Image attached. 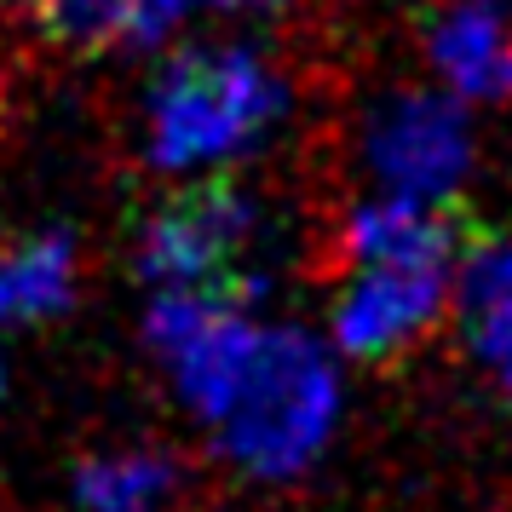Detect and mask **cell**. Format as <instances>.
I'll list each match as a JSON object with an SVG mask.
<instances>
[{
    "label": "cell",
    "mask_w": 512,
    "mask_h": 512,
    "mask_svg": "<svg viewBox=\"0 0 512 512\" xmlns=\"http://www.w3.org/2000/svg\"><path fill=\"white\" fill-rule=\"evenodd\" d=\"M282 110L288 87L265 70V58L242 47H202L156 75L144 150L167 173H196L254 150L282 121Z\"/></svg>",
    "instance_id": "6da1fadb"
},
{
    "label": "cell",
    "mask_w": 512,
    "mask_h": 512,
    "mask_svg": "<svg viewBox=\"0 0 512 512\" xmlns=\"http://www.w3.org/2000/svg\"><path fill=\"white\" fill-rule=\"evenodd\" d=\"M334 369L305 334H259L254 363L219 415V443L242 472L288 478L300 472L334 432Z\"/></svg>",
    "instance_id": "7a4b0ae2"
},
{
    "label": "cell",
    "mask_w": 512,
    "mask_h": 512,
    "mask_svg": "<svg viewBox=\"0 0 512 512\" xmlns=\"http://www.w3.org/2000/svg\"><path fill=\"white\" fill-rule=\"evenodd\" d=\"M254 202L231 185H190L144 219L139 277L150 288H196L242 300V259L254 242Z\"/></svg>",
    "instance_id": "3957f363"
},
{
    "label": "cell",
    "mask_w": 512,
    "mask_h": 512,
    "mask_svg": "<svg viewBox=\"0 0 512 512\" xmlns=\"http://www.w3.org/2000/svg\"><path fill=\"white\" fill-rule=\"evenodd\" d=\"M466 162H472V133H466V116L449 98L397 93L374 110L369 167L392 196L443 202L466 179Z\"/></svg>",
    "instance_id": "277c9868"
},
{
    "label": "cell",
    "mask_w": 512,
    "mask_h": 512,
    "mask_svg": "<svg viewBox=\"0 0 512 512\" xmlns=\"http://www.w3.org/2000/svg\"><path fill=\"white\" fill-rule=\"evenodd\" d=\"M443 305L449 265H363L334 305V340L363 363H386L438 328Z\"/></svg>",
    "instance_id": "5b68a950"
},
{
    "label": "cell",
    "mask_w": 512,
    "mask_h": 512,
    "mask_svg": "<svg viewBox=\"0 0 512 512\" xmlns=\"http://www.w3.org/2000/svg\"><path fill=\"white\" fill-rule=\"evenodd\" d=\"M426 52L461 98H507L512 0H443L426 24Z\"/></svg>",
    "instance_id": "8992f818"
},
{
    "label": "cell",
    "mask_w": 512,
    "mask_h": 512,
    "mask_svg": "<svg viewBox=\"0 0 512 512\" xmlns=\"http://www.w3.org/2000/svg\"><path fill=\"white\" fill-rule=\"evenodd\" d=\"M346 254L357 265H449L455 225L438 213V202L386 190V202H363L346 219Z\"/></svg>",
    "instance_id": "52a82bcc"
},
{
    "label": "cell",
    "mask_w": 512,
    "mask_h": 512,
    "mask_svg": "<svg viewBox=\"0 0 512 512\" xmlns=\"http://www.w3.org/2000/svg\"><path fill=\"white\" fill-rule=\"evenodd\" d=\"M185 0H35V18L52 41L75 52L150 47L179 24Z\"/></svg>",
    "instance_id": "ba28073f"
},
{
    "label": "cell",
    "mask_w": 512,
    "mask_h": 512,
    "mask_svg": "<svg viewBox=\"0 0 512 512\" xmlns=\"http://www.w3.org/2000/svg\"><path fill=\"white\" fill-rule=\"evenodd\" d=\"M449 294L461 305L472 346L489 357L512 328V236H478V242H466L461 259H455Z\"/></svg>",
    "instance_id": "9c48e42d"
},
{
    "label": "cell",
    "mask_w": 512,
    "mask_h": 512,
    "mask_svg": "<svg viewBox=\"0 0 512 512\" xmlns=\"http://www.w3.org/2000/svg\"><path fill=\"white\" fill-rule=\"evenodd\" d=\"M75 294V248L70 236H35L0 259V323H29L64 311Z\"/></svg>",
    "instance_id": "30bf717a"
},
{
    "label": "cell",
    "mask_w": 512,
    "mask_h": 512,
    "mask_svg": "<svg viewBox=\"0 0 512 512\" xmlns=\"http://www.w3.org/2000/svg\"><path fill=\"white\" fill-rule=\"evenodd\" d=\"M173 489V466L162 455H144V449H127V455H104V461H87L81 478H75V501L87 512H156Z\"/></svg>",
    "instance_id": "8fae6325"
},
{
    "label": "cell",
    "mask_w": 512,
    "mask_h": 512,
    "mask_svg": "<svg viewBox=\"0 0 512 512\" xmlns=\"http://www.w3.org/2000/svg\"><path fill=\"white\" fill-rule=\"evenodd\" d=\"M489 363L501 369V380H507V392H512V328H507V340H501V346L489 351Z\"/></svg>",
    "instance_id": "7c38bea8"
},
{
    "label": "cell",
    "mask_w": 512,
    "mask_h": 512,
    "mask_svg": "<svg viewBox=\"0 0 512 512\" xmlns=\"http://www.w3.org/2000/svg\"><path fill=\"white\" fill-rule=\"evenodd\" d=\"M219 6H277V0H219Z\"/></svg>",
    "instance_id": "4fadbf2b"
}]
</instances>
